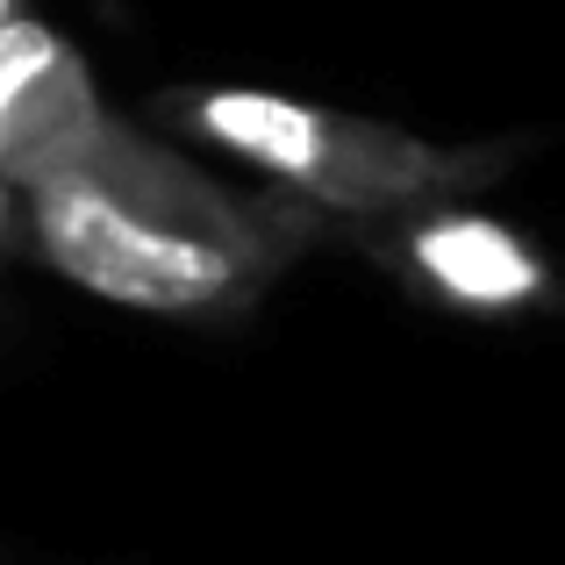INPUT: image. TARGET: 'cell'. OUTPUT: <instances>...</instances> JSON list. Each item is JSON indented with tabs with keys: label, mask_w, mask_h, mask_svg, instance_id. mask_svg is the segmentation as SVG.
<instances>
[{
	"label": "cell",
	"mask_w": 565,
	"mask_h": 565,
	"mask_svg": "<svg viewBox=\"0 0 565 565\" xmlns=\"http://www.w3.org/2000/svg\"><path fill=\"white\" fill-rule=\"evenodd\" d=\"M158 129L265 172L316 230L394 215L415 201H466L515 166L523 143H423L401 122L294 100L273 86H166L151 94Z\"/></svg>",
	"instance_id": "obj_2"
},
{
	"label": "cell",
	"mask_w": 565,
	"mask_h": 565,
	"mask_svg": "<svg viewBox=\"0 0 565 565\" xmlns=\"http://www.w3.org/2000/svg\"><path fill=\"white\" fill-rule=\"evenodd\" d=\"M8 14H22V0H0V22H8Z\"/></svg>",
	"instance_id": "obj_6"
},
{
	"label": "cell",
	"mask_w": 565,
	"mask_h": 565,
	"mask_svg": "<svg viewBox=\"0 0 565 565\" xmlns=\"http://www.w3.org/2000/svg\"><path fill=\"white\" fill-rule=\"evenodd\" d=\"M0 236H8V180H0Z\"/></svg>",
	"instance_id": "obj_5"
},
{
	"label": "cell",
	"mask_w": 565,
	"mask_h": 565,
	"mask_svg": "<svg viewBox=\"0 0 565 565\" xmlns=\"http://www.w3.org/2000/svg\"><path fill=\"white\" fill-rule=\"evenodd\" d=\"M337 236L380 258L408 294L458 316H558L565 308V265L515 222L472 215L458 201H415L394 215L337 222Z\"/></svg>",
	"instance_id": "obj_3"
},
{
	"label": "cell",
	"mask_w": 565,
	"mask_h": 565,
	"mask_svg": "<svg viewBox=\"0 0 565 565\" xmlns=\"http://www.w3.org/2000/svg\"><path fill=\"white\" fill-rule=\"evenodd\" d=\"M22 201L57 279L166 322L244 316L316 244L301 201H244L122 115H100Z\"/></svg>",
	"instance_id": "obj_1"
},
{
	"label": "cell",
	"mask_w": 565,
	"mask_h": 565,
	"mask_svg": "<svg viewBox=\"0 0 565 565\" xmlns=\"http://www.w3.org/2000/svg\"><path fill=\"white\" fill-rule=\"evenodd\" d=\"M100 86L57 29L8 14L0 22V180L29 193L86 129L100 122Z\"/></svg>",
	"instance_id": "obj_4"
}]
</instances>
